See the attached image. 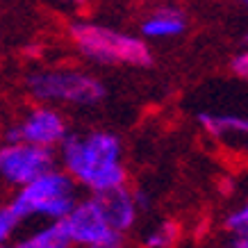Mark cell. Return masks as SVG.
<instances>
[{
    "instance_id": "d6986e66",
    "label": "cell",
    "mask_w": 248,
    "mask_h": 248,
    "mask_svg": "<svg viewBox=\"0 0 248 248\" xmlns=\"http://www.w3.org/2000/svg\"><path fill=\"white\" fill-rule=\"evenodd\" d=\"M0 248H14V246H9V244H7V246H0Z\"/></svg>"
},
{
    "instance_id": "6da1fadb",
    "label": "cell",
    "mask_w": 248,
    "mask_h": 248,
    "mask_svg": "<svg viewBox=\"0 0 248 248\" xmlns=\"http://www.w3.org/2000/svg\"><path fill=\"white\" fill-rule=\"evenodd\" d=\"M62 171L71 180L80 182L93 194L125 185V169L121 164V141L116 135L105 130L66 137L62 143Z\"/></svg>"
},
{
    "instance_id": "2e32d148",
    "label": "cell",
    "mask_w": 248,
    "mask_h": 248,
    "mask_svg": "<svg viewBox=\"0 0 248 248\" xmlns=\"http://www.w3.org/2000/svg\"><path fill=\"white\" fill-rule=\"evenodd\" d=\"M228 248H248V232L234 234V239L230 241V246Z\"/></svg>"
},
{
    "instance_id": "3957f363",
    "label": "cell",
    "mask_w": 248,
    "mask_h": 248,
    "mask_svg": "<svg viewBox=\"0 0 248 248\" xmlns=\"http://www.w3.org/2000/svg\"><path fill=\"white\" fill-rule=\"evenodd\" d=\"M71 39L78 50L89 60L103 64H130V66H148L153 62L148 46L139 37L116 32L105 25L93 23H76L71 25Z\"/></svg>"
},
{
    "instance_id": "9c48e42d",
    "label": "cell",
    "mask_w": 248,
    "mask_h": 248,
    "mask_svg": "<svg viewBox=\"0 0 248 248\" xmlns=\"http://www.w3.org/2000/svg\"><path fill=\"white\" fill-rule=\"evenodd\" d=\"M141 32L143 37H153V39L178 37V34L185 32V18L175 9H162V12H155L151 18L143 21Z\"/></svg>"
},
{
    "instance_id": "e0dca14e",
    "label": "cell",
    "mask_w": 248,
    "mask_h": 248,
    "mask_svg": "<svg viewBox=\"0 0 248 248\" xmlns=\"http://www.w3.org/2000/svg\"><path fill=\"white\" fill-rule=\"evenodd\" d=\"M60 2H66V5H82L84 0H60Z\"/></svg>"
},
{
    "instance_id": "7a4b0ae2",
    "label": "cell",
    "mask_w": 248,
    "mask_h": 248,
    "mask_svg": "<svg viewBox=\"0 0 248 248\" xmlns=\"http://www.w3.org/2000/svg\"><path fill=\"white\" fill-rule=\"evenodd\" d=\"M76 182L60 169H50L18 189V194L9 205L21 221L30 217H41L48 218L50 223H60L76 207Z\"/></svg>"
},
{
    "instance_id": "ba28073f",
    "label": "cell",
    "mask_w": 248,
    "mask_h": 248,
    "mask_svg": "<svg viewBox=\"0 0 248 248\" xmlns=\"http://www.w3.org/2000/svg\"><path fill=\"white\" fill-rule=\"evenodd\" d=\"M91 201L96 203V207L105 218V223L112 228L114 232L123 234L125 230L132 228L137 218V205H135V196H132L130 189H125V185L93 194Z\"/></svg>"
},
{
    "instance_id": "8992f818",
    "label": "cell",
    "mask_w": 248,
    "mask_h": 248,
    "mask_svg": "<svg viewBox=\"0 0 248 248\" xmlns=\"http://www.w3.org/2000/svg\"><path fill=\"white\" fill-rule=\"evenodd\" d=\"M68 137L66 119L53 107H34L7 130V141H23L53 151Z\"/></svg>"
},
{
    "instance_id": "5bb4252c",
    "label": "cell",
    "mask_w": 248,
    "mask_h": 248,
    "mask_svg": "<svg viewBox=\"0 0 248 248\" xmlns=\"http://www.w3.org/2000/svg\"><path fill=\"white\" fill-rule=\"evenodd\" d=\"M226 228L234 234L248 232V203L241 205L239 210H234L232 214H228L226 218Z\"/></svg>"
},
{
    "instance_id": "5b68a950",
    "label": "cell",
    "mask_w": 248,
    "mask_h": 248,
    "mask_svg": "<svg viewBox=\"0 0 248 248\" xmlns=\"http://www.w3.org/2000/svg\"><path fill=\"white\" fill-rule=\"evenodd\" d=\"M50 169H55L53 151L23 141H5L0 146V180L12 187H25Z\"/></svg>"
},
{
    "instance_id": "30bf717a",
    "label": "cell",
    "mask_w": 248,
    "mask_h": 248,
    "mask_svg": "<svg viewBox=\"0 0 248 248\" xmlns=\"http://www.w3.org/2000/svg\"><path fill=\"white\" fill-rule=\"evenodd\" d=\"M198 121L205 132L212 137H228V135H246L248 137V116L237 114H198Z\"/></svg>"
},
{
    "instance_id": "4fadbf2b",
    "label": "cell",
    "mask_w": 248,
    "mask_h": 248,
    "mask_svg": "<svg viewBox=\"0 0 248 248\" xmlns=\"http://www.w3.org/2000/svg\"><path fill=\"white\" fill-rule=\"evenodd\" d=\"M21 226V218L12 210V205L0 207V246H7L9 239L14 237V232Z\"/></svg>"
},
{
    "instance_id": "277c9868",
    "label": "cell",
    "mask_w": 248,
    "mask_h": 248,
    "mask_svg": "<svg viewBox=\"0 0 248 248\" xmlns=\"http://www.w3.org/2000/svg\"><path fill=\"white\" fill-rule=\"evenodd\" d=\"M28 89L41 103L93 105L105 96L103 84L80 71H39L28 78Z\"/></svg>"
},
{
    "instance_id": "52a82bcc",
    "label": "cell",
    "mask_w": 248,
    "mask_h": 248,
    "mask_svg": "<svg viewBox=\"0 0 248 248\" xmlns=\"http://www.w3.org/2000/svg\"><path fill=\"white\" fill-rule=\"evenodd\" d=\"M64 230H66L71 244L84 248H96V246H116L121 248V237L114 232L112 228L105 223V218L96 207V203L87 198V201H78L76 207L68 212V217L60 221Z\"/></svg>"
},
{
    "instance_id": "ac0fdd59",
    "label": "cell",
    "mask_w": 248,
    "mask_h": 248,
    "mask_svg": "<svg viewBox=\"0 0 248 248\" xmlns=\"http://www.w3.org/2000/svg\"><path fill=\"white\" fill-rule=\"evenodd\" d=\"M96 248H116V246H96Z\"/></svg>"
},
{
    "instance_id": "ffe728a7",
    "label": "cell",
    "mask_w": 248,
    "mask_h": 248,
    "mask_svg": "<svg viewBox=\"0 0 248 248\" xmlns=\"http://www.w3.org/2000/svg\"><path fill=\"white\" fill-rule=\"evenodd\" d=\"M244 5H246V7H248V0H244Z\"/></svg>"
},
{
    "instance_id": "7c38bea8",
    "label": "cell",
    "mask_w": 248,
    "mask_h": 248,
    "mask_svg": "<svg viewBox=\"0 0 248 248\" xmlns=\"http://www.w3.org/2000/svg\"><path fill=\"white\" fill-rule=\"evenodd\" d=\"M178 234H180L178 223L166 221V223L157 226L146 239H143V246L146 248H169V246H173V241L178 239Z\"/></svg>"
},
{
    "instance_id": "8fae6325",
    "label": "cell",
    "mask_w": 248,
    "mask_h": 248,
    "mask_svg": "<svg viewBox=\"0 0 248 248\" xmlns=\"http://www.w3.org/2000/svg\"><path fill=\"white\" fill-rule=\"evenodd\" d=\"M71 239H68L66 230L62 223H48V226L39 228L28 237H23L14 248H71Z\"/></svg>"
},
{
    "instance_id": "9a60e30c",
    "label": "cell",
    "mask_w": 248,
    "mask_h": 248,
    "mask_svg": "<svg viewBox=\"0 0 248 248\" xmlns=\"http://www.w3.org/2000/svg\"><path fill=\"white\" fill-rule=\"evenodd\" d=\"M232 71H234V73H237L239 78L248 80V50L239 53V55H237V57L232 60Z\"/></svg>"
}]
</instances>
